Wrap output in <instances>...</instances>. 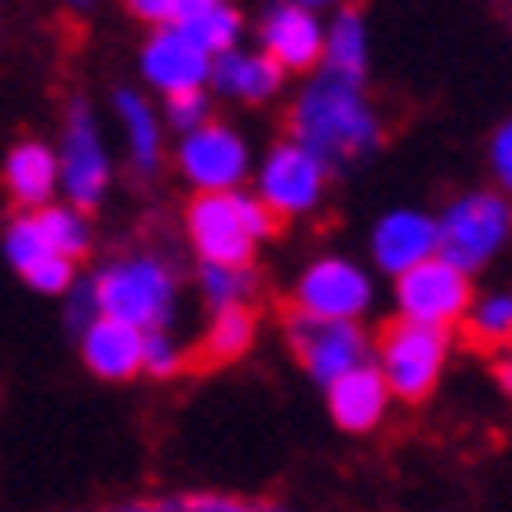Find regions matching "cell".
Masks as SVG:
<instances>
[{"label":"cell","mask_w":512,"mask_h":512,"mask_svg":"<svg viewBox=\"0 0 512 512\" xmlns=\"http://www.w3.org/2000/svg\"><path fill=\"white\" fill-rule=\"evenodd\" d=\"M287 137L315 151L329 170H353L386 146V118L367 85L315 66L311 76H301L287 104Z\"/></svg>","instance_id":"1"},{"label":"cell","mask_w":512,"mask_h":512,"mask_svg":"<svg viewBox=\"0 0 512 512\" xmlns=\"http://www.w3.org/2000/svg\"><path fill=\"white\" fill-rule=\"evenodd\" d=\"M85 282L94 315L123 320L132 329H174L184 311V278L179 264L160 249H123L109 254Z\"/></svg>","instance_id":"2"},{"label":"cell","mask_w":512,"mask_h":512,"mask_svg":"<svg viewBox=\"0 0 512 512\" xmlns=\"http://www.w3.org/2000/svg\"><path fill=\"white\" fill-rule=\"evenodd\" d=\"M278 235V221L249 188L193 193L184 207V240L198 264H259V249Z\"/></svg>","instance_id":"3"},{"label":"cell","mask_w":512,"mask_h":512,"mask_svg":"<svg viewBox=\"0 0 512 512\" xmlns=\"http://www.w3.org/2000/svg\"><path fill=\"white\" fill-rule=\"evenodd\" d=\"M456 353V334L419 320H390L372 339V367L386 381L395 404H428Z\"/></svg>","instance_id":"4"},{"label":"cell","mask_w":512,"mask_h":512,"mask_svg":"<svg viewBox=\"0 0 512 512\" xmlns=\"http://www.w3.org/2000/svg\"><path fill=\"white\" fill-rule=\"evenodd\" d=\"M437 221V254L456 264L461 273L480 278L508 254L512 240V202L503 188H466L433 212Z\"/></svg>","instance_id":"5"},{"label":"cell","mask_w":512,"mask_h":512,"mask_svg":"<svg viewBox=\"0 0 512 512\" xmlns=\"http://www.w3.org/2000/svg\"><path fill=\"white\" fill-rule=\"evenodd\" d=\"M329 184H334V170L325 160L306 151L301 141L278 137L268 151L254 156L249 165V193L268 207V217L278 221H311L325 212L329 202Z\"/></svg>","instance_id":"6"},{"label":"cell","mask_w":512,"mask_h":512,"mask_svg":"<svg viewBox=\"0 0 512 512\" xmlns=\"http://www.w3.org/2000/svg\"><path fill=\"white\" fill-rule=\"evenodd\" d=\"M52 156H57V198L76 202L85 212H99L113 193V146L109 132L99 123V113L90 109V99H71L52 141Z\"/></svg>","instance_id":"7"},{"label":"cell","mask_w":512,"mask_h":512,"mask_svg":"<svg viewBox=\"0 0 512 512\" xmlns=\"http://www.w3.org/2000/svg\"><path fill=\"white\" fill-rule=\"evenodd\" d=\"M174 174L184 179L188 193H221V188H245L249 165H254V146H249L245 127L226 123V118H207V123L179 132L170 151Z\"/></svg>","instance_id":"8"},{"label":"cell","mask_w":512,"mask_h":512,"mask_svg":"<svg viewBox=\"0 0 512 512\" xmlns=\"http://www.w3.org/2000/svg\"><path fill=\"white\" fill-rule=\"evenodd\" d=\"M292 311L320 320H367L376 311V273L353 254H315L292 282Z\"/></svg>","instance_id":"9"},{"label":"cell","mask_w":512,"mask_h":512,"mask_svg":"<svg viewBox=\"0 0 512 512\" xmlns=\"http://www.w3.org/2000/svg\"><path fill=\"white\" fill-rule=\"evenodd\" d=\"M287 348L311 386H329L357 362H372V334L362 320H320V315H287Z\"/></svg>","instance_id":"10"},{"label":"cell","mask_w":512,"mask_h":512,"mask_svg":"<svg viewBox=\"0 0 512 512\" xmlns=\"http://www.w3.org/2000/svg\"><path fill=\"white\" fill-rule=\"evenodd\" d=\"M390 296H395V315L400 320H419V325L456 329L466 315L470 296H475V278L447 264L442 254H428L423 264L404 268L400 278H390Z\"/></svg>","instance_id":"11"},{"label":"cell","mask_w":512,"mask_h":512,"mask_svg":"<svg viewBox=\"0 0 512 512\" xmlns=\"http://www.w3.org/2000/svg\"><path fill=\"white\" fill-rule=\"evenodd\" d=\"M137 76H141V90L156 94V99L207 90L212 52H202L179 24H156V29H146V38L137 47Z\"/></svg>","instance_id":"12"},{"label":"cell","mask_w":512,"mask_h":512,"mask_svg":"<svg viewBox=\"0 0 512 512\" xmlns=\"http://www.w3.org/2000/svg\"><path fill=\"white\" fill-rule=\"evenodd\" d=\"M0 254H5V264L15 273L29 292L38 296H57L62 301L80 278V264L76 259H66L62 249L52 245L38 226H33L29 212H15V217L5 221V235H0Z\"/></svg>","instance_id":"13"},{"label":"cell","mask_w":512,"mask_h":512,"mask_svg":"<svg viewBox=\"0 0 512 512\" xmlns=\"http://www.w3.org/2000/svg\"><path fill=\"white\" fill-rule=\"evenodd\" d=\"M320 43H325V15L292 0H273L254 24V47L273 57L287 76H311L320 66Z\"/></svg>","instance_id":"14"},{"label":"cell","mask_w":512,"mask_h":512,"mask_svg":"<svg viewBox=\"0 0 512 512\" xmlns=\"http://www.w3.org/2000/svg\"><path fill=\"white\" fill-rule=\"evenodd\" d=\"M113 123H118V141H123L127 170L141 174V179H156L165 170V118H160V99L156 94L137 90V85H118L109 99Z\"/></svg>","instance_id":"15"},{"label":"cell","mask_w":512,"mask_h":512,"mask_svg":"<svg viewBox=\"0 0 512 512\" xmlns=\"http://www.w3.org/2000/svg\"><path fill=\"white\" fill-rule=\"evenodd\" d=\"M428 254H437V221L423 207H390L372 221L367 235V264L372 273L400 278L404 268L423 264Z\"/></svg>","instance_id":"16"},{"label":"cell","mask_w":512,"mask_h":512,"mask_svg":"<svg viewBox=\"0 0 512 512\" xmlns=\"http://www.w3.org/2000/svg\"><path fill=\"white\" fill-rule=\"evenodd\" d=\"M325 390V409H329V423L339 428V433L348 437H372L386 428L390 419V390L386 381H381V372H376L372 362H357V367H348L343 376H334Z\"/></svg>","instance_id":"17"},{"label":"cell","mask_w":512,"mask_h":512,"mask_svg":"<svg viewBox=\"0 0 512 512\" xmlns=\"http://www.w3.org/2000/svg\"><path fill=\"white\" fill-rule=\"evenodd\" d=\"M207 90L221 94L226 104H240V109H264L273 104L282 90H287V71H282L273 57H264L259 47H226L212 57V80Z\"/></svg>","instance_id":"18"},{"label":"cell","mask_w":512,"mask_h":512,"mask_svg":"<svg viewBox=\"0 0 512 512\" xmlns=\"http://www.w3.org/2000/svg\"><path fill=\"white\" fill-rule=\"evenodd\" d=\"M141 339H146V334L132 329V325H123V320L90 315V320L76 329L80 367H85L94 381H109V386L137 381L141 376Z\"/></svg>","instance_id":"19"},{"label":"cell","mask_w":512,"mask_h":512,"mask_svg":"<svg viewBox=\"0 0 512 512\" xmlns=\"http://www.w3.org/2000/svg\"><path fill=\"white\" fill-rule=\"evenodd\" d=\"M0 188H5V198L15 202L19 212H33V207L57 198V156H52V141H43V137L15 141L5 151V160H0Z\"/></svg>","instance_id":"20"},{"label":"cell","mask_w":512,"mask_h":512,"mask_svg":"<svg viewBox=\"0 0 512 512\" xmlns=\"http://www.w3.org/2000/svg\"><path fill=\"white\" fill-rule=\"evenodd\" d=\"M320 71L367 85V76H372V29H367V19H362L357 5H343V10H329L325 15Z\"/></svg>","instance_id":"21"},{"label":"cell","mask_w":512,"mask_h":512,"mask_svg":"<svg viewBox=\"0 0 512 512\" xmlns=\"http://www.w3.org/2000/svg\"><path fill=\"white\" fill-rule=\"evenodd\" d=\"M254 343H259V311L254 306H221V311H207L198 353L207 362H240L254 353Z\"/></svg>","instance_id":"22"},{"label":"cell","mask_w":512,"mask_h":512,"mask_svg":"<svg viewBox=\"0 0 512 512\" xmlns=\"http://www.w3.org/2000/svg\"><path fill=\"white\" fill-rule=\"evenodd\" d=\"M174 24L212 57L226 52V47H240V38H245V15H240L235 0H188L184 15Z\"/></svg>","instance_id":"23"},{"label":"cell","mask_w":512,"mask_h":512,"mask_svg":"<svg viewBox=\"0 0 512 512\" xmlns=\"http://www.w3.org/2000/svg\"><path fill=\"white\" fill-rule=\"evenodd\" d=\"M33 226L52 240V245L62 249L66 259H76V264H85L94 249V212H85V207H76V202L66 198H52L43 202V207H33L29 212Z\"/></svg>","instance_id":"24"},{"label":"cell","mask_w":512,"mask_h":512,"mask_svg":"<svg viewBox=\"0 0 512 512\" xmlns=\"http://www.w3.org/2000/svg\"><path fill=\"white\" fill-rule=\"evenodd\" d=\"M193 287H198L207 311H221V306H254L259 292H264V273H259V264H198Z\"/></svg>","instance_id":"25"},{"label":"cell","mask_w":512,"mask_h":512,"mask_svg":"<svg viewBox=\"0 0 512 512\" xmlns=\"http://www.w3.org/2000/svg\"><path fill=\"white\" fill-rule=\"evenodd\" d=\"M76 512H249V498L226 494V489H184V494L94 503V508H76Z\"/></svg>","instance_id":"26"},{"label":"cell","mask_w":512,"mask_h":512,"mask_svg":"<svg viewBox=\"0 0 512 512\" xmlns=\"http://www.w3.org/2000/svg\"><path fill=\"white\" fill-rule=\"evenodd\" d=\"M461 329H466V339L475 343V348H489V353L508 348V339H512V296H508V287L470 296L466 315H461Z\"/></svg>","instance_id":"27"},{"label":"cell","mask_w":512,"mask_h":512,"mask_svg":"<svg viewBox=\"0 0 512 512\" xmlns=\"http://www.w3.org/2000/svg\"><path fill=\"white\" fill-rule=\"evenodd\" d=\"M188 367V348L174 329H146L141 339V376L151 381H174Z\"/></svg>","instance_id":"28"},{"label":"cell","mask_w":512,"mask_h":512,"mask_svg":"<svg viewBox=\"0 0 512 512\" xmlns=\"http://www.w3.org/2000/svg\"><path fill=\"white\" fill-rule=\"evenodd\" d=\"M160 118L170 127L174 137L188 132V127H198L212 118V90H188V94H170V99H160Z\"/></svg>","instance_id":"29"},{"label":"cell","mask_w":512,"mask_h":512,"mask_svg":"<svg viewBox=\"0 0 512 512\" xmlns=\"http://www.w3.org/2000/svg\"><path fill=\"white\" fill-rule=\"evenodd\" d=\"M489 179H494V188L508 193V184H512V123L508 118H503V123L494 127V137H489Z\"/></svg>","instance_id":"30"},{"label":"cell","mask_w":512,"mask_h":512,"mask_svg":"<svg viewBox=\"0 0 512 512\" xmlns=\"http://www.w3.org/2000/svg\"><path fill=\"white\" fill-rule=\"evenodd\" d=\"M188 0H127V15L141 19L146 29H156V24H174V19L184 15Z\"/></svg>","instance_id":"31"},{"label":"cell","mask_w":512,"mask_h":512,"mask_svg":"<svg viewBox=\"0 0 512 512\" xmlns=\"http://www.w3.org/2000/svg\"><path fill=\"white\" fill-rule=\"evenodd\" d=\"M292 5H306V10H320V15H329V10H343V5H353V0H292Z\"/></svg>","instance_id":"32"},{"label":"cell","mask_w":512,"mask_h":512,"mask_svg":"<svg viewBox=\"0 0 512 512\" xmlns=\"http://www.w3.org/2000/svg\"><path fill=\"white\" fill-rule=\"evenodd\" d=\"M249 512H296L287 503H268V498H249Z\"/></svg>","instance_id":"33"},{"label":"cell","mask_w":512,"mask_h":512,"mask_svg":"<svg viewBox=\"0 0 512 512\" xmlns=\"http://www.w3.org/2000/svg\"><path fill=\"white\" fill-rule=\"evenodd\" d=\"M66 10H71V15H90L94 5H99V0H62Z\"/></svg>","instance_id":"34"},{"label":"cell","mask_w":512,"mask_h":512,"mask_svg":"<svg viewBox=\"0 0 512 512\" xmlns=\"http://www.w3.org/2000/svg\"><path fill=\"white\" fill-rule=\"evenodd\" d=\"M0 33H5V19H0Z\"/></svg>","instance_id":"35"}]
</instances>
